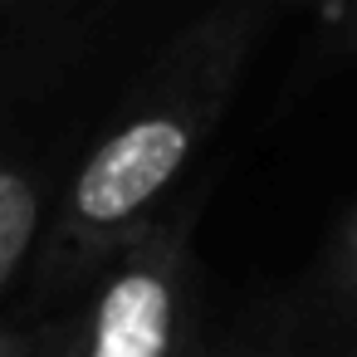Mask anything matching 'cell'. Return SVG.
I'll return each mask as SVG.
<instances>
[{
    "mask_svg": "<svg viewBox=\"0 0 357 357\" xmlns=\"http://www.w3.org/2000/svg\"><path fill=\"white\" fill-rule=\"evenodd\" d=\"M328 289L347 303H357V211L347 215V225L337 230L333 240V255H328Z\"/></svg>",
    "mask_w": 357,
    "mask_h": 357,
    "instance_id": "4",
    "label": "cell"
},
{
    "mask_svg": "<svg viewBox=\"0 0 357 357\" xmlns=\"http://www.w3.org/2000/svg\"><path fill=\"white\" fill-rule=\"evenodd\" d=\"M35 347H40L35 333H25V328H6V323H0V357H35Z\"/></svg>",
    "mask_w": 357,
    "mask_h": 357,
    "instance_id": "5",
    "label": "cell"
},
{
    "mask_svg": "<svg viewBox=\"0 0 357 357\" xmlns=\"http://www.w3.org/2000/svg\"><path fill=\"white\" fill-rule=\"evenodd\" d=\"M50 357H201L186 220H152L89 284Z\"/></svg>",
    "mask_w": 357,
    "mask_h": 357,
    "instance_id": "2",
    "label": "cell"
},
{
    "mask_svg": "<svg viewBox=\"0 0 357 357\" xmlns=\"http://www.w3.org/2000/svg\"><path fill=\"white\" fill-rule=\"evenodd\" d=\"M337 45L357 54V0H342V20H337Z\"/></svg>",
    "mask_w": 357,
    "mask_h": 357,
    "instance_id": "6",
    "label": "cell"
},
{
    "mask_svg": "<svg viewBox=\"0 0 357 357\" xmlns=\"http://www.w3.org/2000/svg\"><path fill=\"white\" fill-rule=\"evenodd\" d=\"M347 357H357V352H347Z\"/></svg>",
    "mask_w": 357,
    "mask_h": 357,
    "instance_id": "7",
    "label": "cell"
},
{
    "mask_svg": "<svg viewBox=\"0 0 357 357\" xmlns=\"http://www.w3.org/2000/svg\"><path fill=\"white\" fill-rule=\"evenodd\" d=\"M40 230H45V186L20 167H0V294L10 289V279L40 245Z\"/></svg>",
    "mask_w": 357,
    "mask_h": 357,
    "instance_id": "3",
    "label": "cell"
},
{
    "mask_svg": "<svg viewBox=\"0 0 357 357\" xmlns=\"http://www.w3.org/2000/svg\"><path fill=\"white\" fill-rule=\"evenodd\" d=\"M255 6H225L211 15L181 50L176 69L157 84L137 113H128L74 172L50 240H45V279L50 284H89L132 235H142L191 167L196 147L215 128L225 98L235 93L245 50L255 40Z\"/></svg>",
    "mask_w": 357,
    "mask_h": 357,
    "instance_id": "1",
    "label": "cell"
}]
</instances>
